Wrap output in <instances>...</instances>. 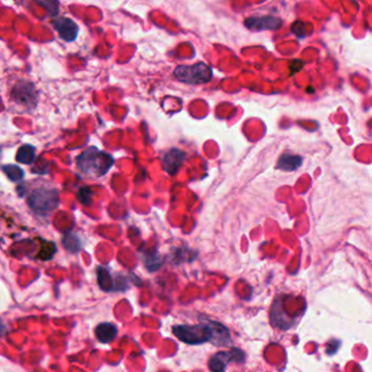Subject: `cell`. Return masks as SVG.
Wrapping results in <instances>:
<instances>
[{"instance_id":"6da1fadb","label":"cell","mask_w":372,"mask_h":372,"mask_svg":"<svg viewBox=\"0 0 372 372\" xmlns=\"http://www.w3.org/2000/svg\"><path fill=\"white\" fill-rule=\"evenodd\" d=\"M174 334L186 344L199 345L212 342L215 345H226L231 342L228 330L217 322L209 321L197 325H176Z\"/></svg>"},{"instance_id":"7a4b0ae2","label":"cell","mask_w":372,"mask_h":372,"mask_svg":"<svg viewBox=\"0 0 372 372\" xmlns=\"http://www.w3.org/2000/svg\"><path fill=\"white\" fill-rule=\"evenodd\" d=\"M114 163L115 159L110 154L97 149L96 146H91L84 150L77 158L78 168L81 173L93 178H101L105 176Z\"/></svg>"},{"instance_id":"3957f363","label":"cell","mask_w":372,"mask_h":372,"mask_svg":"<svg viewBox=\"0 0 372 372\" xmlns=\"http://www.w3.org/2000/svg\"><path fill=\"white\" fill-rule=\"evenodd\" d=\"M60 197L56 189L40 187L28 195L27 205L34 212L41 215L51 213L59 207Z\"/></svg>"},{"instance_id":"277c9868","label":"cell","mask_w":372,"mask_h":372,"mask_svg":"<svg viewBox=\"0 0 372 372\" xmlns=\"http://www.w3.org/2000/svg\"><path fill=\"white\" fill-rule=\"evenodd\" d=\"M176 79L186 84H205L213 77L212 68L204 62H197L192 66H178L174 71Z\"/></svg>"},{"instance_id":"5b68a950","label":"cell","mask_w":372,"mask_h":372,"mask_svg":"<svg viewBox=\"0 0 372 372\" xmlns=\"http://www.w3.org/2000/svg\"><path fill=\"white\" fill-rule=\"evenodd\" d=\"M10 100L13 104L21 107V110L32 111L36 107L38 100L35 85L28 81H19L10 91Z\"/></svg>"},{"instance_id":"8992f818","label":"cell","mask_w":372,"mask_h":372,"mask_svg":"<svg viewBox=\"0 0 372 372\" xmlns=\"http://www.w3.org/2000/svg\"><path fill=\"white\" fill-rule=\"evenodd\" d=\"M244 360V354L240 349H232L228 352H218L213 356L209 361V368L212 372H224L226 365L229 361L242 362Z\"/></svg>"},{"instance_id":"52a82bcc","label":"cell","mask_w":372,"mask_h":372,"mask_svg":"<svg viewBox=\"0 0 372 372\" xmlns=\"http://www.w3.org/2000/svg\"><path fill=\"white\" fill-rule=\"evenodd\" d=\"M53 26L65 42L71 43L77 40L79 34V26L72 19L67 17L57 18L53 21Z\"/></svg>"},{"instance_id":"ba28073f","label":"cell","mask_w":372,"mask_h":372,"mask_svg":"<svg viewBox=\"0 0 372 372\" xmlns=\"http://www.w3.org/2000/svg\"><path fill=\"white\" fill-rule=\"evenodd\" d=\"M186 159V154L179 149H171L163 158V168L170 176H175L178 173Z\"/></svg>"},{"instance_id":"9c48e42d","label":"cell","mask_w":372,"mask_h":372,"mask_svg":"<svg viewBox=\"0 0 372 372\" xmlns=\"http://www.w3.org/2000/svg\"><path fill=\"white\" fill-rule=\"evenodd\" d=\"M283 21L278 18L274 17H251L248 18L244 24L248 28L254 31H262V30H275V28L281 27Z\"/></svg>"},{"instance_id":"30bf717a","label":"cell","mask_w":372,"mask_h":372,"mask_svg":"<svg viewBox=\"0 0 372 372\" xmlns=\"http://www.w3.org/2000/svg\"><path fill=\"white\" fill-rule=\"evenodd\" d=\"M117 334H118V329H117L115 324L109 322H103L97 325L95 329V335L97 340L103 343V344H108L111 341H114Z\"/></svg>"},{"instance_id":"8fae6325","label":"cell","mask_w":372,"mask_h":372,"mask_svg":"<svg viewBox=\"0 0 372 372\" xmlns=\"http://www.w3.org/2000/svg\"><path fill=\"white\" fill-rule=\"evenodd\" d=\"M36 159V149L31 144H24L18 150L16 159L18 163L32 165Z\"/></svg>"},{"instance_id":"7c38bea8","label":"cell","mask_w":372,"mask_h":372,"mask_svg":"<svg viewBox=\"0 0 372 372\" xmlns=\"http://www.w3.org/2000/svg\"><path fill=\"white\" fill-rule=\"evenodd\" d=\"M302 163V159L298 155L292 154H284L281 156V159H278V163L276 168L285 171H292L296 170Z\"/></svg>"},{"instance_id":"4fadbf2b","label":"cell","mask_w":372,"mask_h":372,"mask_svg":"<svg viewBox=\"0 0 372 372\" xmlns=\"http://www.w3.org/2000/svg\"><path fill=\"white\" fill-rule=\"evenodd\" d=\"M2 171L7 175V177L13 183H19L24 179V170L17 165H3Z\"/></svg>"},{"instance_id":"5bb4252c","label":"cell","mask_w":372,"mask_h":372,"mask_svg":"<svg viewBox=\"0 0 372 372\" xmlns=\"http://www.w3.org/2000/svg\"><path fill=\"white\" fill-rule=\"evenodd\" d=\"M97 273H99V284L102 290H104L106 292H110L114 291V283H112V278L110 273L106 270V268L99 267L97 270Z\"/></svg>"},{"instance_id":"9a60e30c","label":"cell","mask_w":372,"mask_h":372,"mask_svg":"<svg viewBox=\"0 0 372 372\" xmlns=\"http://www.w3.org/2000/svg\"><path fill=\"white\" fill-rule=\"evenodd\" d=\"M63 244H65V247L71 252H77L78 250H80L81 248L79 238H78L76 235L72 234H69L63 237Z\"/></svg>"},{"instance_id":"2e32d148","label":"cell","mask_w":372,"mask_h":372,"mask_svg":"<svg viewBox=\"0 0 372 372\" xmlns=\"http://www.w3.org/2000/svg\"><path fill=\"white\" fill-rule=\"evenodd\" d=\"M37 3L45 8L51 17H57L59 13V2L58 1H37Z\"/></svg>"},{"instance_id":"e0dca14e","label":"cell","mask_w":372,"mask_h":372,"mask_svg":"<svg viewBox=\"0 0 372 372\" xmlns=\"http://www.w3.org/2000/svg\"><path fill=\"white\" fill-rule=\"evenodd\" d=\"M159 261V257L158 253L156 252L149 253L148 257L145 258V264H146V267H148V270L155 271L156 268H159L160 266V262Z\"/></svg>"},{"instance_id":"ac0fdd59","label":"cell","mask_w":372,"mask_h":372,"mask_svg":"<svg viewBox=\"0 0 372 372\" xmlns=\"http://www.w3.org/2000/svg\"><path fill=\"white\" fill-rule=\"evenodd\" d=\"M79 198L83 204H89L92 201V191L90 188L83 187L79 190Z\"/></svg>"}]
</instances>
